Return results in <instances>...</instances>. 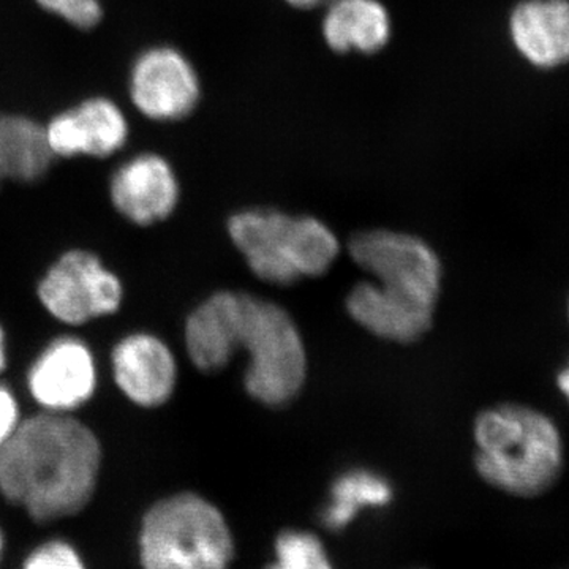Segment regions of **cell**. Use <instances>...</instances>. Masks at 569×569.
Wrapping results in <instances>:
<instances>
[{"label": "cell", "mask_w": 569, "mask_h": 569, "mask_svg": "<svg viewBox=\"0 0 569 569\" xmlns=\"http://www.w3.org/2000/svg\"><path fill=\"white\" fill-rule=\"evenodd\" d=\"M351 261L370 279L346 296L348 317L370 336L415 346L433 329L445 268L436 249L417 234L372 228L347 241Z\"/></svg>", "instance_id": "6da1fadb"}, {"label": "cell", "mask_w": 569, "mask_h": 569, "mask_svg": "<svg viewBox=\"0 0 569 569\" xmlns=\"http://www.w3.org/2000/svg\"><path fill=\"white\" fill-rule=\"evenodd\" d=\"M100 466L102 447L91 427L43 411L0 448V492L37 522L69 518L91 501Z\"/></svg>", "instance_id": "7a4b0ae2"}, {"label": "cell", "mask_w": 569, "mask_h": 569, "mask_svg": "<svg viewBox=\"0 0 569 569\" xmlns=\"http://www.w3.org/2000/svg\"><path fill=\"white\" fill-rule=\"evenodd\" d=\"M473 438L479 478L508 496H545L563 473L559 427L537 408L522 403L485 408L475 418Z\"/></svg>", "instance_id": "3957f363"}, {"label": "cell", "mask_w": 569, "mask_h": 569, "mask_svg": "<svg viewBox=\"0 0 569 569\" xmlns=\"http://www.w3.org/2000/svg\"><path fill=\"white\" fill-rule=\"evenodd\" d=\"M228 353L247 351L242 387L253 402L269 410L293 406L305 391L309 359L293 316L271 299L233 290Z\"/></svg>", "instance_id": "277c9868"}, {"label": "cell", "mask_w": 569, "mask_h": 569, "mask_svg": "<svg viewBox=\"0 0 569 569\" xmlns=\"http://www.w3.org/2000/svg\"><path fill=\"white\" fill-rule=\"evenodd\" d=\"M227 231L250 272L274 287L320 279L340 254L332 228L313 216L254 206L231 213Z\"/></svg>", "instance_id": "5b68a950"}, {"label": "cell", "mask_w": 569, "mask_h": 569, "mask_svg": "<svg viewBox=\"0 0 569 569\" xmlns=\"http://www.w3.org/2000/svg\"><path fill=\"white\" fill-rule=\"evenodd\" d=\"M234 546L220 509L193 492L163 498L141 527L144 569H228Z\"/></svg>", "instance_id": "8992f818"}, {"label": "cell", "mask_w": 569, "mask_h": 569, "mask_svg": "<svg viewBox=\"0 0 569 569\" xmlns=\"http://www.w3.org/2000/svg\"><path fill=\"white\" fill-rule=\"evenodd\" d=\"M39 298L56 320L81 326L118 312L123 287L97 254L70 250L41 279Z\"/></svg>", "instance_id": "52a82bcc"}, {"label": "cell", "mask_w": 569, "mask_h": 569, "mask_svg": "<svg viewBox=\"0 0 569 569\" xmlns=\"http://www.w3.org/2000/svg\"><path fill=\"white\" fill-rule=\"evenodd\" d=\"M129 97L134 110L149 121H182L200 103V77L176 48H148L130 67Z\"/></svg>", "instance_id": "ba28073f"}, {"label": "cell", "mask_w": 569, "mask_h": 569, "mask_svg": "<svg viewBox=\"0 0 569 569\" xmlns=\"http://www.w3.org/2000/svg\"><path fill=\"white\" fill-rule=\"evenodd\" d=\"M43 132L54 159H107L126 148L130 123L118 103L107 97H92L52 116Z\"/></svg>", "instance_id": "9c48e42d"}, {"label": "cell", "mask_w": 569, "mask_h": 569, "mask_svg": "<svg viewBox=\"0 0 569 569\" xmlns=\"http://www.w3.org/2000/svg\"><path fill=\"white\" fill-rule=\"evenodd\" d=\"M97 380L91 348L77 337H59L37 356L28 388L43 411L71 415L96 395Z\"/></svg>", "instance_id": "30bf717a"}, {"label": "cell", "mask_w": 569, "mask_h": 569, "mask_svg": "<svg viewBox=\"0 0 569 569\" xmlns=\"http://www.w3.org/2000/svg\"><path fill=\"white\" fill-rule=\"evenodd\" d=\"M116 211L140 227L163 222L176 211L181 186L174 168L153 152L137 153L116 168L110 179Z\"/></svg>", "instance_id": "8fae6325"}, {"label": "cell", "mask_w": 569, "mask_h": 569, "mask_svg": "<svg viewBox=\"0 0 569 569\" xmlns=\"http://www.w3.org/2000/svg\"><path fill=\"white\" fill-rule=\"evenodd\" d=\"M112 377L123 396L142 408L162 407L178 385V362L160 337L134 332L119 340L111 355Z\"/></svg>", "instance_id": "7c38bea8"}, {"label": "cell", "mask_w": 569, "mask_h": 569, "mask_svg": "<svg viewBox=\"0 0 569 569\" xmlns=\"http://www.w3.org/2000/svg\"><path fill=\"white\" fill-rule=\"evenodd\" d=\"M512 41L533 66L550 69L569 62L568 0H527L512 11Z\"/></svg>", "instance_id": "4fadbf2b"}, {"label": "cell", "mask_w": 569, "mask_h": 569, "mask_svg": "<svg viewBox=\"0 0 569 569\" xmlns=\"http://www.w3.org/2000/svg\"><path fill=\"white\" fill-rule=\"evenodd\" d=\"M323 37L332 51L373 54L391 39V18L378 0H331L323 18Z\"/></svg>", "instance_id": "5bb4252c"}, {"label": "cell", "mask_w": 569, "mask_h": 569, "mask_svg": "<svg viewBox=\"0 0 569 569\" xmlns=\"http://www.w3.org/2000/svg\"><path fill=\"white\" fill-rule=\"evenodd\" d=\"M52 162L43 123L29 116L0 112V186L6 181L37 182Z\"/></svg>", "instance_id": "9a60e30c"}, {"label": "cell", "mask_w": 569, "mask_h": 569, "mask_svg": "<svg viewBox=\"0 0 569 569\" xmlns=\"http://www.w3.org/2000/svg\"><path fill=\"white\" fill-rule=\"evenodd\" d=\"M392 486L376 471L350 470L340 475L331 488V500L323 511L328 529L340 530L356 518L361 509L385 507L392 500Z\"/></svg>", "instance_id": "2e32d148"}, {"label": "cell", "mask_w": 569, "mask_h": 569, "mask_svg": "<svg viewBox=\"0 0 569 569\" xmlns=\"http://www.w3.org/2000/svg\"><path fill=\"white\" fill-rule=\"evenodd\" d=\"M266 569H335L323 542L309 531L287 530L276 539V560Z\"/></svg>", "instance_id": "e0dca14e"}, {"label": "cell", "mask_w": 569, "mask_h": 569, "mask_svg": "<svg viewBox=\"0 0 569 569\" xmlns=\"http://www.w3.org/2000/svg\"><path fill=\"white\" fill-rule=\"evenodd\" d=\"M47 13L67 22L71 28L91 31L103 18L102 0H36Z\"/></svg>", "instance_id": "ac0fdd59"}, {"label": "cell", "mask_w": 569, "mask_h": 569, "mask_svg": "<svg viewBox=\"0 0 569 569\" xmlns=\"http://www.w3.org/2000/svg\"><path fill=\"white\" fill-rule=\"evenodd\" d=\"M22 569H86L77 550L62 541L41 546L29 557Z\"/></svg>", "instance_id": "d6986e66"}, {"label": "cell", "mask_w": 569, "mask_h": 569, "mask_svg": "<svg viewBox=\"0 0 569 569\" xmlns=\"http://www.w3.org/2000/svg\"><path fill=\"white\" fill-rule=\"evenodd\" d=\"M21 422L17 396L9 388L0 385V448L14 436Z\"/></svg>", "instance_id": "ffe728a7"}, {"label": "cell", "mask_w": 569, "mask_h": 569, "mask_svg": "<svg viewBox=\"0 0 569 569\" xmlns=\"http://www.w3.org/2000/svg\"><path fill=\"white\" fill-rule=\"evenodd\" d=\"M284 2L290 3L295 9L312 10L317 9V7L326 6V3L331 2V0H284Z\"/></svg>", "instance_id": "44dd1931"}, {"label": "cell", "mask_w": 569, "mask_h": 569, "mask_svg": "<svg viewBox=\"0 0 569 569\" xmlns=\"http://www.w3.org/2000/svg\"><path fill=\"white\" fill-rule=\"evenodd\" d=\"M557 387H559L561 395L567 397L569 402V365L567 369L561 370L559 377H557Z\"/></svg>", "instance_id": "7402d4cb"}, {"label": "cell", "mask_w": 569, "mask_h": 569, "mask_svg": "<svg viewBox=\"0 0 569 569\" xmlns=\"http://www.w3.org/2000/svg\"><path fill=\"white\" fill-rule=\"evenodd\" d=\"M7 367V340L6 332H3L2 326H0V373L6 370Z\"/></svg>", "instance_id": "603a6c76"}, {"label": "cell", "mask_w": 569, "mask_h": 569, "mask_svg": "<svg viewBox=\"0 0 569 569\" xmlns=\"http://www.w3.org/2000/svg\"><path fill=\"white\" fill-rule=\"evenodd\" d=\"M2 548H3V539H2V531H0V556H2Z\"/></svg>", "instance_id": "cb8c5ba5"}]
</instances>
